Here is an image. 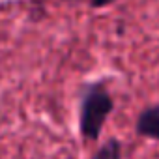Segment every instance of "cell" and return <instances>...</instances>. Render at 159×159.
<instances>
[{
	"label": "cell",
	"instance_id": "2",
	"mask_svg": "<svg viewBox=\"0 0 159 159\" xmlns=\"http://www.w3.org/2000/svg\"><path fill=\"white\" fill-rule=\"evenodd\" d=\"M135 133L142 139L159 140V103L142 109L135 120Z\"/></svg>",
	"mask_w": 159,
	"mask_h": 159
},
{
	"label": "cell",
	"instance_id": "1",
	"mask_svg": "<svg viewBox=\"0 0 159 159\" xmlns=\"http://www.w3.org/2000/svg\"><path fill=\"white\" fill-rule=\"evenodd\" d=\"M114 111V99L105 81H88L79 90V131L86 140H98Z\"/></svg>",
	"mask_w": 159,
	"mask_h": 159
},
{
	"label": "cell",
	"instance_id": "5",
	"mask_svg": "<svg viewBox=\"0 0 159 159\" xmlns=\"http://www.w3.org/2000/svg\"><path fill=\"white\" fill-rule=\"evenodd\" d=\"M62 2H67V4H75V2H83V0H62Z\"/></svg>",
	"mask_w": 159,
	"mask_h": 159
},
{
	"label": "cell",
	"instance_id": "4",
	"mask_svg": "<svg viewBox=\"0 0 159 159\" xmlns=\"http://www.w3.org/2000/svg\"><path fill=\"white\" fill-rule=\"evenodd\" d=\"M88 2H90V6H92L94 10H99V8H107V6L114 4L116 0H88Z\"/></svg>",
	"mask_w": 159,
	"mask_h": 159
},
{
	"label": "cell",
	"instance_id": "3",
	"mask_svg": "<svg viewBox=\"0 0 159 159\" xmlns=\"http://www.w3.org/2000/svg\"><path fill=\"white\" fill-rule=\"evenodd\" d=\"M90 159H122V142L116 137L107 139Z\"/></svg>",
	"mask_w": 159,
	"mask_h": 159
}]
</instances>
